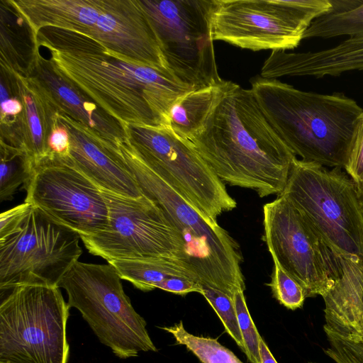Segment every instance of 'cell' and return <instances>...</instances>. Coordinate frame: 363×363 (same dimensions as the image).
Masks as SVG:
<instances>
[{
    "mask_svg": "<svg viewBox=\"0 0 363 363\" xmlns=\"http://www.w3.org/2000/svg\"><path fill=\"white\" fill-rule=\"evenodd\" d=\"M64 79L123 125L169 128L175 102L194 90L170 72L138 64L79 32L41 28L34 38Z\"/></svg>",
    "mask_w": 363,
    "mask_h": 363,
    "instance_id": "obj_1",
    "label": "cell"
},
{
    "mask_svg": "<svg viewBox=\"0 0 363 363\" xmlns=\"http://www.w3.org/2000/svg\"><path fill=\"white\" fill-rule=\"evenodd\" d=\"M189 141L221 181L255 190L260 197L282 193L296 157L251 89L232 82Z\"/></svg>",
    "mask_w": 363,
    "mask_h": 363,
    "instance_id": "obj_2",
    "label": "cell"
},
{
    "mask_svg": "<svg viewBox=\"0 0 363 363\" xmlns=\"http://www.w3.org/2000/svg\"><path fill=\"white\" fill-rule=\"evenodd\" d=\"M251 90L267 120L300 160L344 169L363 109L343 93L304 91L257 76Z\"/></svg>",
    "mask_w": 363,
    "mask_h": 363,
    "instance_id": "obj_3",
    "label": "cell"
},
{
    "mask_svg": "<svg viewBox=\"0 0 363 363\" xmlns=\"http://www.w3.org/2000/svg\"><path fill=\"white\" fill-rule=\"evenodd\" d=\"M340 167L292 162L284 196L316 229L338 259L339 282L363 287V194Z\"/></svg>",
    "mask_w": 363,
    "mask_h": 363,
    "instance_id": "obj_4",
    "label": "cell"
},
{
    "mask_svg": "<svg viewBox=\"0 0 363 363\" xmlns=\"http://www.w3.org/2000/svg\"><path fill=\"white\" fill-rule=\"evenodd\" d=\"M33 38L43 27L74 30L138 64L170 72L140 0H7Z\"/></svg>",
    "mask_w": 363,
    "mask_h": 363,
    "instance_id": "obj_5",
    "label": "cell"
},
{
    "mask_svg": "<svg viewBox=\"0 0 363 363\" xmlns=\"http://www.w3.org/2000/svg\"><path fill=\"white\" fill-rule=\"evenodd\" d=\"M116 145L117 157L134 177L143 194L161 208L180 234L185 262L197 275L201 285L233 296L238 290L244 291L238 245L228 232L149 167L127 138Z\"/></svg>",
    "mask_w": 363,
    "mask_h": 363,
    "instance_id": "obj_6",
    "label": "cell"
},
{
    "mask_svg": "<svg viewBox=\"0 0 363 363\" xmlns=\"http://www.w3.org/2000/svg\"><path fill=\"white\" fill-rule=\"evenodd\" d=\"M69 307L77 308L101 342L121 359L139 352H157L146 321L133 308L121 279L109 263L77 261L58 284Z\"/></svg>",
    "mask_w": 363,
    "mask_h": 363,
    "instance_id": "obj_7",
    "label": "cell"
},
{
    "mask_svg": "<svg viewBox=\"0 0 363 363\" xmlns=\"http://www.w3.org/2000/svg\"><path fill=\"white\" fill-rule=\"evenodd\" d=\"M69 308L58 286L21 285L0 298V363H67Z\"/></svg>",
    "mask_w": 363,
    "mask_h": 363,
    "instance_id": "obj_8",
    "label": "cell"
},
{
    "mask_svg": "<svg viewBox=\"0 0 363 363\" xmlns=\"http://www.w3.org/2000/svg\"><path fill=\"white\" fill-rule=\"evenodd\" d=\"M330 0H213V40L259 51L296 48Z\"/></svg>",
    "mask_w": 363,
    "mask_h": 363,
    "instance_id": "obj_9",
    "label": "cell"
},
{
    "mask_svg": "<svg viewBox=\"0 0 363 363\" xmlns=\"http://www.w3.org/2000/svg\"><path fill=\"white\" fill-rule=\"evenodd\" d=\"M77 233L31 206L23 220L0 238V298L16 286H58L82 253Z\"/></svg>",
    "mask_w": 363,
    "mask_h": 363,
    "instance_id": "obj_10",
    "label": "cell"
},
{
    "mask_svg": "<svg viewBox=\"0 0 363 363\" xmlns=\"http://www.w3.org/2000/svg\"><path fill=\"white\" fill-rule=\"evenodd\" d=\"M169 70L194 90L222 84L211 30L213 0H140Z\"/></svg>",
    "mask_w": 363,
    "mask_h": 363,
    "instance_id": "obj_11",
    "label": "cell"
},
{
    "mask_svg": "<svg viewBox=\"0 0 363 363\" xmlns=\"http://www.w3.org/2000/svg\"><path fill=\"white\" fill-rule=\"evenodd\" d=\"M125 132L143 162L204 215L216 220L236 208L224 182L189 140L169 128L125 125Z\"/></svg>",
    "mask_w": 363,
    "mask_h": 363,
    "instance_id": "obj_12",
    "label": "cell"
},
{
    "mask_svg": "<svg viewBox=\"0 0 363 363\" xmlns=\"http://www.w3.org/2000/svg\"><path fill=\"white\" fill-rule=\"evenodd\" d=\"M101 191L108 206V224L96 233L80 237L91 254L107 262L153 257L185 262L180 234L153 200L144 194L133 199Z\"/></svg>",
    "mask_w": 363,
    "mask_h": 363,
    "instance_id": "obj_13",
    "label": "cell"
},
{
    "mask_svg": "<svg viewBox=\"0 0 363 363\" xmlns=\"http://www.w3.org/2000/svg\"><path fill=\"white\" fill-rule=\"evenodd\" d=\"M264 240L306 297L325 296L342 276L340 264L311 223L282 195L263 206Z\"/></svg>",
    "mask_w": 363,
    "mask_h": 363,
    "instance_id": "obj_14",
    "label": "cell"
},
{
    "mask_svg": "<svg viewBox=\"0 0 363 363\" xmlns=\"http://www.w3.org/2000/svg\"><path fill=\"white\" fill-rule=\"evenodd\" d=\"M25 202L80 237L104 230L108 211L101 189L68 155L50 154L33 167Z\"/></svg>",
    "mask_w": 363,
    "mask_h": 363,
    "instance_id": "obj_15",
    "label": "cell"
},
{
    "mask_svg": "<svg viewBox=\"0 0 363 363\" xmlns=\"http://www.w3.org/2000/svg\"><path fill=\"white\" fill-rule=\"evenodd\" d=\"M1 72L9 81L8 86L23 105L17 116L1 121V144L26 155L33 167L51 154L48 138L57 124L55 105L38 80L22 74L1 63Z\"/></svg>",
    "mask_w": 363,
    "mask_h": 363,
    "instance_id": "obj_16",
    "label": "cell"
},
{
    "mask_svg": "<svg viewBox=\"0 0 363 363\" xmlns=\"http://www.w3.org/2000/svg\"><path fill=\"white\" fill-rule=\"evenodd\" d=\"M57 120L68 131L69 158L98 187L129 198L143 196L134 177L117 157L116 145L68 115L57 112Z\"/></svg>",
    "mask_w": 363,
    "mask_h": 363,
    "instance_id": "obj_17",
    "label": "cell"
},
{
    "mask_svg": "<svg viewBox=\"0 0 363 363\" xmlns=\"http://www.w3.org/2000/svg\"><path fill=\"white\" fill-rule=\"evenodd\" d=\"M28 74L35 77L45 88L59 113L69 116L116 145L126 138L125 125L64 79L53 69L49 60L43 57L38 47L35 48Z\"/></svg>",
    "mask_w": 363,
    "mask_h": 363,
    "instance_id": "obj_18",
    "label": "cell"
},
{
    "mask_svg": "<svg viewBox=\"0 0 363 363\" xmlns=\"http://www.w3.org/2000/svg\"><path fill=\"white\" fill-rule=\"evenodd\" d=\"M363 70V36L348 38L337 45L315 52L273 50L264 61L260 76L277 79L284 76L321 78Z\"/></svg>",
    "mask_w": 363,
    "mask_h": 363,
    "instance_id": "obj_19",
    "label": "cell"
},
{
    "mask_svg": "<svg viewBox=\"0 0 363 363\" xmlns=\"http://www.w3.org/2000/svg\"><path fill=\"white\" fill-rule=\"evenodd\" d=\"M108 263L115 268L121 279L130 282L143 291L157 289L159 284L174 277H188L199 281L190 267L177 258L114 259Z\"/></svg>",
    "mask_w": 363,
    "mask_h": 363,
    "instance_id": "obj_20",
    "label": "cell"
},
{
    "mask_svg": "<svg viewBox=\"0 0 363 363\" xmlns=\"http://www.w3.org/2000/svg\"><path fill=\"white\" fill-rule=\"evenodd\" d=\"M228 82L193 90L179 99L170 110V128L184 139L193 138L203 127Z\"/></svg>",
    "mask_w": 363,
    "mask_h": 363,
    "instance_id": "obj_21",
    "label": "cell"
},
{
    "mask_svg": "<svg viewBox=\"0 0 363 363\" xmlns=\"http://www.w3.org/2000/svg\"><path fill=\"white\" fill-rule=\"evenodd\" d=\"M331 9L314 20L303 39L363 36V0H330Z\"/></svg>",
    "mask_w": 363,
    "mask_h": 363,
    "instance_id": "obj_22",
    "label": "cell"
},
{
    "mask_svg": "<svg viewBox=\"0 0 363 363\" xmlns=\"http://www.w3.org/2000/svg\"><path fill=\"white\" fill-rule=\"evenodd\" d=\"M162 329L171 333L177 344L184 345L202 363H242L232 351L216 339L189 333L184 328L182 321Z\"/></svg>",
    "mask_w": 363,
    "mask_h": 363,
    "instance_id": "obj_23",
    "label": "cell"
},
{
    "mask_svg": "<svg viewBox=\"0 0 363 363\" xmlns=\"http://www.w3.org/2000/svg\"><path fill=\"white\" fill-rule=\"evenodd\" d=\"M32 170L25 154L1 144L0 201L12 200L18 188L28 182Z\"/></svg>",
    "mask_w": 363,
    "mask_h": 363,
    "instance_id": "obj_24",
    "label": "cell"
},
{
    "mask_svg": "<svg viewBox=\"0 0 363 363\" xmlns=\"http://www.w3.org/2000/svg\"><path fill=\"white\" fill-rule=\"evenodd\" d=\"M271 282L268 284L274 297L284 306L296 310L303 306L306 297L303 287L273 259Z\"/></svg>",
    "mask_w": 363,
    "mask_h": 363,
    "instance_id": "obj_25",
    "label": "cell"
},
{
    "mask_svg": "<svg viewBox=\"0 0 363 363\" xmlns=\"http://www.w3.org/2000/svg\"><path fill=\"white\" fill-rule=\"evenodd\" d=\"M242 290L234 295L235 308L243 340L244 353L251 363H261L259 345L262 337L249 313Z\"/></svg>",
    "mask_w": 363,
    "mask_h": 363,
    "instance_id": "obj_26",
    "label": "cell"
},
{
    "mask_svg": "<svg viewBox=\"0 0 363 363\" xmlns=\"http://www.w3.org/2000/svg\"><path fill=\"white\" fill-rule=\"evenodd\" d=\"M324 331L328 342L324 352L335 363H363V343Z\"/></svg>",
    "mask_w": 363,
    "mask_h": 363,
    "instance_id": "obj_27",
    "label": "cell"
},
{
    "mask_svg": "<svg viewBox=\"0 0 363 363\" xmlns=\"http://www.w3.org/2000/svg\"><path fill=\"white\" fill-rule=\"evenodd\" d=\"M344 170L363 194V115L355 128L348 160Z\"/></svg>",
    "mask_w": 363,
    "mask_h": 363,
    "instance_id": "obj_28",
    "label": "cell"
},
{
    "mask_svg": "<svg viewBox=\"0 0 363 363\" xmlns=\"http://www.w3.org/2000/svg\"><path fill=\"white\" fill-rule=\"evenodd\" d=\"M157 289L182 296L191 292H201V286L198 280L184 277L167 279L159 284Z\"/></svg>",
    "mask_w": 363,
    "mask_h": 363,
    "instance_id": "obj_29",
    "label": "cell"
},
{
    "mask_svg": "<svg viewBox=\"0 0 363 363\" xmlns=\"http://www.w3.org/2000/svg\"><path fill=\"white\" fill-rule=\"evenodd\" d=\"M32 205L24 202L0 216V238L6 236L13 230L26 217Z\"/></svg>",
    "mask_w": 363,
    "mask_h": 363,
    "instance_id": "obj_30",
    "label": "cell"
},
{
    "mask_svg": "<svg viewBox=\"0 0 363 363\" xmlns=\"http://www.w3.org/2000/svg\"><path fill=\"white\" fill-rule=\"evenodd\" d=\"M48 147L50 153L62 156L69 155L70 148L69 135L67 130L57 124L52 129L48 138Z\"/></svg>",
    "mask_w": 363,
    "mask_h": 363,
    "instance_id": "obj_31",
    "label": "cell"
},
{
    "mask_svg": "<svg viewBox=\"0 0 363 363\" xmlns=\"http://www.w3.org/2000/svg\"><path fill=\"white\" fill-rule=\"evenodd\" d=\"M22 109L21 101L16 97H9L1 101V121L18 115Z\"/></svg>",
    "mask_w": 363,
    "mask_h": 363,
    "instance_id": "obj_32",
    "label": "cell"
},
{
    "mask_svg": "<svg viewBox=\"0 0 363 363\" xmlns=\"http://www.w3.org/2000/svg\"><path fill=\"white\" fill-rule=\"evenodd\" d=\"M259 352L261 363H277L262 338L260 340Z\"/></svg>",
    "mask_w": 363,
    "mask_h": 363,
    "instance_id": "obj_33",
    "label": "cell"
},
{
    "mask_svg": "<svg viewBox=\"0 0 363 363\" xmlns=\"http://www.w3.org/2000/svg\"><path fill=\"white\" fill-rule=\"evenodd\" d=\"M309 363H316V362H309Z\"/></svg>",
    "mask_w": 363,
    "mask_h": 363,
    "instance_id": "obj_34",
    "label": "cell"
}]
</instances>
